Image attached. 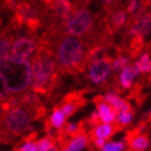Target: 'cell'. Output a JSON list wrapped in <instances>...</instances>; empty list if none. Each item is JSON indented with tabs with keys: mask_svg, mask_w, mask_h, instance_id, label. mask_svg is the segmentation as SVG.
Wrapping results in <instances>:
<instances>
[{
	"mask_svg": "<svg viewBox=\"0 0 151 151\" xmlns=\"http://www.w3.org/2000/svg\"><path fill=\"white\" fill-rule=\"evenodd\" d=\"M38 43L52 52L62 74L78 76L85 73L88 49L85 41L65 35L63 27H48L38 37Z\"/></svg>",
	"mask_w": 151,
	"mask_h": 151,
	"instance_id": "obj_1",
	"label": "cell"
},
{
	"mask_svg": "<svg viewBox=\"0 0 151 151\" xmlns=\"http://www.w3.org/2000/svg\"><path fill=\"white\" fill-rule=\"evenodd\" d=\"M32 85L31 90L40 96L50 97L59 87L63 74L59 71L52 52L38 44L36 54L31 59Z\"/></svg>",
	"mask_w": 151,
	"mask_h": 151,
	"instance_id": "obj_2",
	"label": "cell"
},
{
	"mask_svg": "<svg viewBox=\"0 0 151 151\" xmlns=\"http://www.w3.org/2000/svg\"><path fill=\"white\" fill-rule=\"evenodd\" d=\"M32 85V66L29 60L7 54L0 58V86L10 96H20Z\"/></svg>",
	"mask_w": 151,
	"mask_h": 151,
	"instance_id": "obj_3",
	"label": "cell"
},
{
	"mask_svg": "<svg viewBox=\"0 0 151 151\" xmlns=\"http://www.w3.org/2000/svg\"><path fill=\"white\" fill-rule=\"evenodd\" d=\"M33 113L24 106H16L9 111L1 112L0 117V144H11L32 132Z\"/></svg>",
	"mask_w": 151,
	"mask_h": 151,
	"instance_id": "obj_4",
	"label": "cell"
},
{
	"mask_svg": "<svg viewBox=\"0 0 151 151\" xmlns=\"http://www.w3.org/2000/svg\"><path fill=\"white\" fill-rule=\"evenodd\" d=\"M112 63L113 55L111 54L88 63L85 74L90 84L108 92L112 81Z\"/></svg>",
	"mask_w": 151,
	"mask_h": 151,
	"instance_id": "obj_5",
	"label": "cell"
},
{
	"mask_svg": "<svg viewBox=\"0 0 151 151\" xmlns=\"http://www.w3.org/2000/svg\"><path fill=\"white\" fill-rule=\"evenodd\" d=\"M123 151H149L151 145L149 123L145 120L140 122L132 129H128L124 135Z\"/></svg>",
	"mask_w": 151,
	"mask_h": 151,
	"instance_id": "obj_6",
	"label": "cell"
},
{
	"mask_svg": "<svg viewBox=\"0 0 151 151\" xmlns=\"http://www.w3.org/2000/svg\"><path fill=\"white\" fill-rule=\"evenodd\" d=\"M87 92H92L91 88H84V90H74L65 93L62 100L58 103V107L63 111L65 118H70L71 116H74L78 111H80L81 108H84L85 106L88 103V100L86 99V93Z\"/></svg>",
	"mask_w": 151,
	"mask_h": 151,
	"instance_id": "obj_7",
	"label": "cell"
},
{
	"mask_svg": "<svg viewBox=\"0 0 151 151\" xmlns=\"http://www.w3.org/2000/svg\"><path fill=\"white\" fill-rule=\"evenodd\" d=\"M38 37L40 36L37 35H29L15 40L9 54L14 58L31 62V59L37 52V48H38Z\"/></svg>",
	"mask_w": 151,
	"mask_h": 151,
	"instance_id": "obj_8",
	"label": "cell"
},
{
	"mask_svg": "<svg viewBox=\"0 0 151 151\" xmlns=\"http://www.w3.org/2000/svg\"><path fill=\"white\" fill-rule=\"evenodd\" d=\"M101 16L103 17L104 26L107 28V31L113 36H116L119 31L124 29V27L128 24V20H129L124 5H119L113 10H111L109 12L101 15Z\"/></svg>",
	"mask_w": 151,
	"mask_h": 151,
	"instance_id": "obj_9",
	"label": "cell"
},
{
	"mask_svg": "<svg viewBox=\"0 0 151 151\" xmlns=\"http://www.w3.org/2000/svg\"><path fill=\"white\" fill-rule=\"evenodd\" d=\"M118 132H120V130L114 122L113 123H102L100 125L92 128V129H90L87 133V137H88V141H92L95 139H104L107 141L109 138H112L113 135Z\"/></svg>",
	"mask_w": 151,
	"mask_h": 151,
	"instance_id": "obj_10",
	"label": "cell"
},
{
	"mask_svg": "<svg viewBox=\"0 0 151 151\" xmlns=\"http://www.w3.org/2000/svg\"><path fill=\"white\" fill-rule=\"evenodd\" d=\"M92 102L96 106V111L99 113L102 123H113L114 122L118 113L113 109L108 103H106L103 101L102 95H96L92 99Z\"/></svg>",
	"mask_w": 151,
	"mask_h": 151,
	"instance_id": "obj_11",
	"label": "cell"
},
{
	"mask_svg": "<svg viewBox=\"0 0 151 151\" xmlns=\"http://www.w3.org/2000/svg\"><path fill=\"white\" fill-rule=\"evenodd\" d=\"M102 99H103V101L106 103H108L117 113L125 112V111H130V109L134 108L133 106H132V103H129L125 99L120 97L119 95L114 93L113 91H108L107 93L102 95Z\"/></svg>",
	"mask_w": 151,
	"mask_h": 151,
	"instance_id": "obj_12",
	"label": "cell"
},
{
	"mask_svg": "<svg viewBox=\"0 0 151 151\" xmlns=\"http://www.w3.org/2000/svg\"><path fill=\"white\" fill-rule=\"evenodd\" d=\"M42 103V100H41V96L38 93H36L35 91H32L31 88L27 90L26 92H24L22 95H20V106H24V107L28 108L29 111H33L40 107Z\"/></svg>",
	"mask_w": 151,
	"mask_h": 151,
	"instance_id": "obj_13",
	"label": "cell"
},
{
	"mask_svg": "<svg viewBox=\"0 0 151 151\" xmlns=\"http://www.w3.org/2000/svg\"><path fill=\"white\" fill-rule=\"evenodd\" d=\"M52 111L53 112H52L50 117L48 118V120H49L50 127L55 132H58V130H60L66 124V118L64 116L63 111L58 107V104H53V109Z\"/></svg>",
	"mask_w": 151,
	"mask_h": 151,
	"instance_id": "obj_14",
	"label": "cell"
},
{
	"mask_svg": "<svg viewBox=\"0 0 151 151\" xmlns=\"http://www.w3.org/2000/svg\"><path fill=\"white\" fill-rule=\"evenodd\" d=\"M14 41H15V38L12 37L10 29L5 26L3 28V31L0 32V58L9 54Z\"/></svg>",
	"mask_w": 151,
	"mask_h": 151,
	"instance_id": "obj_15",
	"label": "cell"
},
{
	"mask_svg": "<svg viewBox=\"0 0 151 151\" xmlns=\"http://www.w3.org/2000/svg\"><path fill=\"white\" fill-rule=\"evenodd\" d=\"M135 116V109H130V111H125V112H119L117 117H116V120L114 123L117 124V127L119 128V130H128V128L132 124L133 122V118Z\"/></svg>",
	"mask_w": 151,
	"mask_h": 151,
	"instance_id": "obj_16",
	"label": "cell"
},
{
	"mask_svg": "<svg viewBox=\"0 0 151 151\" xmlns=\"http://www.w3.org/2000/svg\"><path fill=\"white\" fill-rule=\"evenodd\" d=\"M88 145V137L87 134H80L78 137L73 138L69 144L60 151H81L82 149L87 147Z\"/></svg>",
	"mask_w": 151,
	"mask_h": 151,
	"instance_id": "obj_17",
	"label": "cell"
},
{
	"mask_svg": "<svg viewBox=\"0 0 151 151\" xmlns=\"http://www.w3.org/2000/svg\"><path fill=\"white\" fill-rule=\"evenodd\" d=\"M140 75H147L151 73V57L149 52H144L134 63Z\"/></svg>",
	"mask_w": 151,
	"mask_h": 151,
	"instance_id": "obj_18",
	"label": "cell"
},
{
	"mask_svg": "<svg viewBox=\"0 0 151 151\" xmlns=\"http://www.w3.org/2000/svg\"><path fill=\"white\" fill-rule=\"evenodd\" d=\"M130 62L132 60L124 54H114L112 63V76H117L125 66L130 64Z\"/></svg>",
	"mask_w": 151,
	"mask_h": 151,
	"instance_id": "obj_19",
	"label": "cell"
},
{
	"mask_svg": "<svg viewBox=\"0 0 151 151\" xmlns=\"http://www.w3.org/2000/svg\"><path fill=\"white\" fill-rule=\"evenodd\" d=\"M36 145H37V151H46L47 149H49L53 145H57L55 144V139L53 137H49V135H46L41 139H37L36 140Z\"/></svg>",
	"mask_w": 151,
	"mask_h": 151,
	"instance_id": "obj_20",
	"label": "cell"
},
{
	"mask_svg": "<svg viewBox=\"0 0 151 151\" xmlns=\"http://www.w3.org/2000/svg\"><path fill=\"white\" fill-rule=\"evenodd\" d=\"M97 1H99L100 6H101V12H99L101 15L109 12L111 10H113L114 7H117L119 5H123V4H120L118 0H97Z\"/></svg>",
	"mask_w": 151,
	"mask_h": 151,
	"instance_id": "obj_21",
	"label": "cell"
},
{
	"mask_svg": "<svg viewBox=\"0 0 151 151\" xmlns=\"http://www.w3.org/2000/svg\"><path fill=\"white\" fill-rule=\"evenodd\" d=\"M14 151H37L36 141H20L14 147Z\"/></svg>",
	"mask_w": 151,
	"mask_h": 151,
	"instance_id": "obj_22",
	"label": "cell"
},
{
	"mask_svg": "<svg viewBox=\"0 0 151 151\" xmlns=\"http://www.w3.org/2000/svg\"><path fill=\"white\" fill-rule=\"evenodd\" d=\"M124 150V142L122 141H112L106 142L104 146L100 151H123Z\"/></svg>",
	"mask_w": 151,
	"mask_h": 151,
	"instance_id": "obj_23",
	"label": "cell"
},
{
	"mask_svg": "<svg viewBox=\"0 0 151 151\" xmlns=\"http://www.w3.org/2000/svg\"><path fill=\"white\" fill-rule=\"evenodd\" d=\"M141 120H145V122H147L149 124H151V111H149L146 114H144V117H142Z\"/></svg>",
	"mask_w": 151,
	"mask_h": 151,
	"instance_id": "obj_24",
	"label": "cell"
},
{
	"mask_svg": "<svg viewBox=\"0 0 151 151\" xmlns=\"http://www.w3.org/2000/svg\"><path fill=\"white\" fill-rule=\"evenodd\" d=\"M46 151H59V147H58L57 145H53V146H50L49 149H47Z\"/></svg>",
	"mask_w": 151,
	"mask_h": 151,
	"instance_id": "obj_25",
	"label": "cell"
},
{
	"mask_svg": "<svg viewBox=\"0 0 151 151\" xmlns=\"http://www.w3.org/2000/svg\"><path fill=\"white\" fill-rule=\"evenodd\" d=\"M118 1H119L120 4H123V5H124V1H125V0H118Z\"/></svg>",
	"mask_w": 151,
	"mask_h": 151,
	"instance_id": "obj_26",
	"label": "cell"
}]
</instances>
